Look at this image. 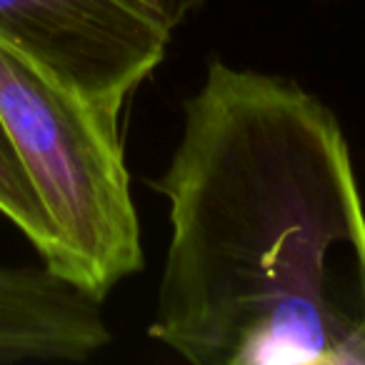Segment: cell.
I'll use <instances>...</instances> for the list:
<instances>
[{
  "mask_svg": "<svg viewBox=\"0 0 365 365\" xmlns=\"http://www.w3.org/2000/svg\"><path fill=\"white\" fill-rule=\"evenodd\" d=\"M170 36L155 0H0V41L115 118L165 61Z\"/></svg>",
  "mask_w": 365,
  "mask_h": 365,
  "instance_id": "obj_3",
  "label": "cell"
},
{
  "mask_svg": "<svg viewBox=\"0 0 365 365\" xmlns=\"http://www.w3.org/2000/svg\"><path fill=\"white\" fill-rule=\"evenodd\" d=\"M155 3L160 6V11L165 13V18L173 26V31H175V28L180 26L190 13L198 11V8L203 6V0H155Z\"/></svg>",
  "mask_w": 365,
  "mask_h": 365,
  "instance_id": "obj_6",
  "label": "cell"
},
{
  "mask_svg": "<svg viewBox=\"0 0 365 365\" xmlns=\"http://www.w3.org/2000/svg\"><path fill=\"white\" fill-rule=\"evenodd\" d=\"M113 340L103 300L46 263H0V365L86 363Z\"/></svg>",
  "mask_w": 365,
  "mask_h": 365,
  "instance_id": "obj_4",
  "label": "cell"
},
{
  "mask_svg": "<svg viewBox=\"0 0 365 365\" xmlns=\"http://www.w3.org/2000/svg\"><path fill=\"white\" fill-rule=\"evenodd\" d=\"M0 213L31 240L48 268L66 275V250L8 138L3 120H0Z\"/></svg>",
  "mask_w": 365,
  "mask_h": 365,
  "instance_id": "obj_5",
  "label": "cell"
},
{
  "mask_svg": "<svg viewBox=\"0 0 365 365\" xmlns=\"http://www.w3.org/2000/svg\"><path fill=\"white\" fill-rule=\"evenodd\" d=\"M153 188L170 208L153 340L195 365H365V203L320 98L213 61Z\"/></svg>",
  "mask_w": 365,
  "mask_h": 365,
  "instance_id": "obj_1",
  "label": "cell"
},
{
  "mask_svg": "<svg viewBox=\"0 0 365 365\" xmlns=\"http://www.w3.org/2000/svg\"><path fill=\"white\" fill-rule=\"evenodd\" d=\"M0 120L66 250V278L98 300L145 265L120 118L0 41Z\"/></svg>",
  "mask_w": 365,
  "mask_h": 365,
  "instance_id": "obj_2",
  "label": "cell"
}]
</instances>
